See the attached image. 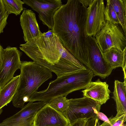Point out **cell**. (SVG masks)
<instances>
[{"label": "cell", "instance_id": "1", "mask_svg": "<svg viewBox=\"0 0 126 126\" xmlns=\"http://www.w3.org/2000/svg\"><path fill=\"white\" fill-rule=\"evenodd\" d=\"M87 8L79 0H68L55 13L52 30L63 47L87 67L85 31Z\"/></svg>", "mask_w": 126, "mask_h": 126}, {"label": "cell", "instance_id": "2", "mask_svg": "<svg viewBox=\"0 0 126 126\" xmlns=\"http://www.w3.org/2000/svg\"><path fill=\"white\" fill-rule=\"evenodd\" d=\"M18 84L12 101L15 107L22 108L45 82L52 77L47 68L34 62L21 61Z\"/></svg>", "mask_w": 126, "mask_h": 126}, {"label": "cell", "instance_id": "3", "mask_svg": "<svg viewBox=\"0 0 126 126\" xmlns=\"http://www.w3.org/2000/svg\"><path fill=\"white\" fill-rule=\"evenodd\" d=\"M94 76L92 71L87 68L70 74L57 77L50 82L46 89L35 92L30 98L29 102L39 101L47 103L60 96L66 97L73 92L85 89L92 81Z\"/></svg>", "mask_w": 126, "mask_h": 126}, {"label": "cell", "instance_id": "4", "mask_svg": "<svg viewBox=\"0 0 126 126\" xmlns=\"http://www.w3.org/2000/svg\"><path fill=\"white\" fill-rule=\"evenodd\" d=\"M63 48L52 30L34 40L20 45V49L36 63L59 57Z\"/></svg>", "mask_w": 126, "mask_h": 126}, {"label": "cell", "instance_id": "5", "mask_svg": "<svg viewBox=\"0 0 126 126\" xmlns=\"http://www.w3.org/2000/svg\"><path fill=\"white\" fill-rule=\"evenodd\" d=\"M101 105L98 102L87 97L69 99V105L63 114L69 124L81 119L96 118Z\"/></svg>", "mask_w": 126, "mask_h": 126}, {"label": "cell", "instance_id": "6", "mask_svg": "<svg viewBox=\"0 0 126 126\" xmlns=\"http://www.w3.org/2000/svg\"><path fill=\"white\" fill-rule=\"evenodd\" d=\"M118 25L109 21L95 35L96 42L102 52L112 48L122 51L126 47V37Z\"/></svg>", "mask_w": 126, "mask_h": 126}, {"label": "cell", "instance_id": "7", "mask_svg": "<svg viewBox=\"0 0 126 126\" xmlns=\"http://www.w3.org/2000/svg\"><path fill=\"white\" fill-rule=\"evenodd\" d=\"M85 41L88 62L87 67L92 71L94 76L106 78L113 70L105 61L95 37L87 36Z\"/></svg>", "mask_w": 126, "mask_h": 126}, {"label": "cell", "instance_id": "8", "mask_svg": "<svg viewBox=\"0 0 126 126\" xmlns=\"http://www.w3.org/2000/svg\"><path fill=\"white\" fill-rule=\"evenodd\" d=\"M103 0H93L87 8L85 31L86 36L95 37L105 25Z\"/></svg>", "mask_w": 126, "mask_h": 126}, {"label": "cell", "instance_id": "9", "mask_svg": "<svg viewBox=\"0 0 126 126\" xmlns=\"http://www.w3.org/2000/svg\"><path fill=\"white\" fill-rule=\"evenodd\" d=\"M22 54L16 47L8 46L3 49V60L0 71L1 89L13 78L16 71L20 69Z\"/></svg>", "mask_w": 126, "mask_h": 126}, {"label": "cell", "instance_id": "10", "mask_svg": "<svg viewBox=\"0 0 126 126\" xmlns=\"http://www.w3.org/2000/svg\"><path fill=\"white\" fill-rule=\"evenodd\" d=\"M46 104L41 101L29 102L19 111L0 123V126H34L36 114Z\"/></svg>", "mask_w": 126, "mask_h": 126}, {"label": "cell", "instance_id": "11", "mask_svg": "<svg viewBox=\"0 0 126 126\" xmlns=\"http://www.w3.org/2000/svg\"><path fill=\"white\" fill-rule=\"evenodd\" d=\"M24 4L37 12L43 24L52 30L53 18L56 12L62 5L61 0H23Z\"/></svg>", "mask_w": 126, "mask_h": 126}, {"label": "cell", "instance_id": "12", "mask_svg": "<svg viewBox=\"0 0 126 126\" xmlns=\"http://www.w3.org/2000/svg\"><path fill=\"white\" fill-rule=\"evenodd\" d=\"M34 126H68L69 122L63 113L47 103L36 114Z\"/></svg>", "mask_w": 126, "mask_h": 126}, {"label": "cell", "instance_id": "13", "mask_svg": "<svg viewBox=\"0 0 126 126\" xmlns=\"http://www.w3.org/2000/svg\"><path fill=\"white\" fill-rule=\"evenodd\" d=\"M20 22L26 42L36 40L42 34L36 17L31 10L24 9L20 17Z\"/></svg>", "mask_w": 126, "mask_h": 126}, {"label": "cell", "instance_id": "14", "mask_svg": "<svg viewBox=\"0 0 126 126\" xmlns=\"http://www.w3.org/2000/svg\"><path fill=\"white\" fill-rule=\"evenodd\" d=\"M84 89L81 91L83 97L92 99L101 105L110 99V91L109 89V85L99 79L95 81H91Z\"/></svg>", "mask_w": 126, "mask_h": 126}, {"label": "cell", "instance_id": "15", "mask_svg": "<svg viewBox=\"0 0 126 126\" xmlns=\"http://www.w3.org/2000/svg\"><path fill=\"white\" fill-rule=\"evenodd\" d=\"M104 58L109 65L113 70L121 67L126 80V47L122 51L115 48H111L103 52Z\"/></svg>", "mask_w": 126, "mask_h": 126}, {"label": "cell", "instance_id": "16", "mask_svg": "<svg viewBox=\"0 0 126 126\" xmlns=\"http://www.w3.org/2000/svg\"><path fill=\"white\" fill-rule=\"evenodd\" d=\"M112 98L116 105V116L126 113V81L122 82L115 80Z\"/></svg>", "mask_w": 126, "mask_h": 126}, {"label": "cell", "instance_id": "17", "mask_svg": "<svg viewBox=\"0 0 126 126\" xmlns=\"http://www.w3.org/2000/svg\"><path fill=\"white\" fill-rule=\"evenodd\" d=\"M19 75L12 79L0 91V109L10 103L15 95L18 84Z\"/></svg>", "mask_w": 126, "mask_h": 126}, {"label": "cell", "instance_id": "18", "mask_svg": "<svg viewBox=\"0 0 126 126\" xmlns=\"http://www.w3.org/2000/svg\"><path fill=\"white\" fill-rule=\"evenodd\" d=\"M120 23V25L126 35V0H109Z\"/></svg>", "mask_w": 126, "mask_h": 126}, {"label": "cell", "instance_id": "19", "mask_svg": "<svg viewBox=\"0 0 126 126\" xmlns=\"http://www.w3.org/2000/svg\"><path fill=\"white\" fill-rule=\"evenodd\" d=\"M5 8L8 14L19 15L24 9V2L20 0H2Z\"/></svg>", "mask_w": 126, "mask_h": 126}, {"label": "cell", "instance_id": "20", "mask_svg": "<svg viewBox=\"0 0 126 126\" xmlns=\"http://www.w3.org/2000/svg\"><path fill=\"white\" fill-rule=\"evenodd\" d=\"M47 103L51 107L63 113L68 108L69 99L65 96H61L53 99Z\"/></svg>", "mask_w": 126, "mask_h": 126}, {"label": "cell", "instance_id": "21", "mask_svg": "<svg viewBox=\"0 0 126 126\" xmlns=\"http://www.w3.org/2000/svg\"><path fill=\"white\" fill-rule=\"evenodd\" d=\"M106 1L104 10L106 21H109L114 24L120 25V22L109 0Z\"/></svg>", "mask_w": 126, "mask_h": 126}, {"label": "cell", "instance_id": "22", "mask_svg": "<svg viewBox=\"0 0 126 126\" xmlns=\"http://www.w3.org/2000/svg\"><path fill=\"white\" fill-rule=\"evenodd\" d=\"M109 119V123L104 122L99 126H126L124 124L126 120V113L119 116H111Z\"/></svg>", "mask_w": 126, "mask_h": 126}, {"label": "cell", "instance_id": "23", "mask_svg": "<svg viewBox=\"0 0 126 126\" xmlns=\"http://www.w3.org/2000/svg\"><path fill=\"white\" fill-rule=\"evenodd\" d=\"M8 15L6 11L2 0H0V35L7 24Z\"/></svg>", "mask_w": 126, "mask_h": 126}, {"label": "cell", "instance_id": "24", "mask_svg": "<svg viewBox=\"0 0 126 126\" xmlns=\"http://www.w3.org/2000/svg\"><path fill=\"white\" fill-rule=\"evenodd\" d=\"M88 120L81 119L76 120L68 126H85Z\"/></svg>", "mask_w": 126, "mask_h": 126}, {"label": "cell", "instance_id": "25", "mask_svg": "<svg viewBox=\"0 0 126 126\" xmlns=\"http://www.w3.org/2000/svg\"><path fill=\"white\" fill-rule=\"evenodd\" d=\"M99 120L96 118H93L88 120L85 126H99Z\"/></svg>", "mask_w": 126, "mask_h": 126}, {"label": "cell", "instance_id": "26", "mask_svg": "<svg viewBox=\"0 0 126 126\" xmlns=\"http://www.w3.org/2000/svg\"><path fill=\"white\" fill-rule=\"evenodd\" d=\"M97 118L98 120H101L104 122L110 123L109 119L105 114L100 111L98 112L97 114Z\"/></svg>", "mask_w": 126, "mask_h": 126}, {"label": "cell", "instance_id": "27", "mask_svg": "<svg viewBox=\"0 0 126 126\" xmlns=\"http://www.w3.org/2000/svg\"><path fill=\"white\" fill-rule=\"evenodd\" d=\"M93 0H79L80 2L84 7L87 8Z\"/></svg>", "mask_w": 126, "mask_h": 126}, {"label": "cell", "instance_id": "28", "mask_svg": "<svg viewBox=\"0 0 126 126\" xmlns=\"http://www.w3.org/2000/svg\"><path fill=\"white\" fill-rule=\"evenodd\" d=\"M3 48L0 44V71L1 69L3 60Z\"/></svg>", "mask_w": 126, "mask_h": 126}, {"label": "cell", "instance_id": "29", "mask_svg": "<svg viewBox=\"0 0 126 126\" xmlns=\"http://www.w3.org/2000/svg\"><path fill=\"white\" fill-rule=\"evenodd\" d=\"M3 111V110L2 109H0V115L1 114Z\"/></svg>", "mask_w": 126, "mask_h": 126}, {"label": "cell", "instance_id": "30", "mask_svg": "<svg viewBox=\"0 0 126 126\" xmlns=\"http://www.w3.org/2000/svg\"><path fill=\"white\" fill-rule=\"evenodd\" d=\"M1 90V88H0V91Z\"/></svg>", "mask_w": 126, "mask_h": 126}]
</instances>
